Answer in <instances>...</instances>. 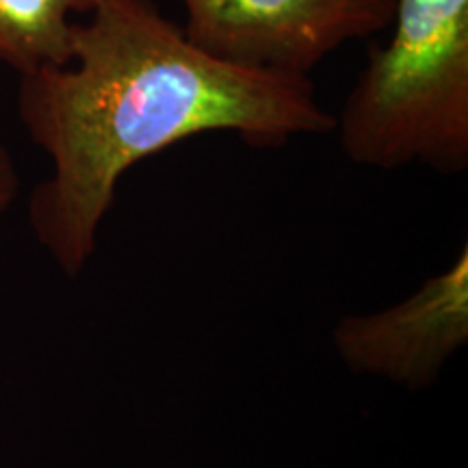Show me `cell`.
I'll use <instances>...</instances> for the list:
<instances>
[{
    "label": "cell",
    "mask_w": 468,
    "mask_h": 468,
    "mask_svg": "<svg viewBox=\"0 0 468 468\" xmlns=\"http://www.w3.org/2000/svg\"><path fill=\"white\" fill-rule=\"evenodd\" d=\"M22 126L52 161L31 196V226L68 276L96 251L117 185L148 156L204 133L251 148L335 131L308 74L208 55L152 0H102L72 25V61L22 74Z\"/></svg>",
    "instance_id": "obj_1"
},
{
    "label": "cell",
    "mask_w": 468,
    "mask_h": 468,
    "mask_svg": "<svg viewBox=\"0 0 468 468\" xmlns=\"http://www.w3.org/2000/svg\"><path fill=\"white\" fill-rule=\"evenodd\" d=\"M376 48L335 120L343 154L376 169L468 167V0H395Z\"/></svg>",
    "instance_id": "obj_2"
},
{
    "label": "cell",
    "mask_w": 468,
    "mask_h": 468,
    "mask_svg": "<svg viewBox=\"0 0 468 468\" xmlns=\"http://www.w3.org/2000/svg\"><path fill=\"white\" fill-rule=\"evenodd\" d=\"M185 35L248 68L310 74L354 39L390 27L395 0H180Z\"/></svg>",
    "instance_id": "obj_3"
},
{
    "label": "cell",
    "mask_w": 468,
    "mask_h": 468,
    "mask_svg": "<svg viewBox=\"0 0 468 468\" xmlns=\"http://www.w3.org/2000/svg\"><path fill=\"white\" fill-rule=\"evenodd\" d=\"M336 354L354 373L427 388L468 341V250L444 273L393 308L347 314L332 332Z\"/></svg>",
    "instance_id": "obj_4"
},
{
    "label": "cell",
    "mask_w": 468,
    "mask_h": 468,
    "mask_svg": "<svg viewBox=\"0 0 468 468\" xmlns=\"http://www.w3.org/2000/svg\"><path fill=\"white\" fill-rule=\"evenodd\" d=\"M102 0H0V63L17 74L72 61L74 16H90Z\"/></svg>",
    "instance_id": "obj_5"
},
{
    "label": "cell",
    "mask_w": 468,
    "mask_h": 468,
    "mask_svg": "<svg viewBox=\"0 0 468 468\" xmlns=\"http://www.w3.org/2000/svg\"><path fill=\"white\" fill-rule=\"evenodd\" d=\"M17 191V176L14 161H11V154L0 144V210H3L7 204L16 197Z\"/></svg>",
    "instance_id": "obj_6"
}]
</instances>
